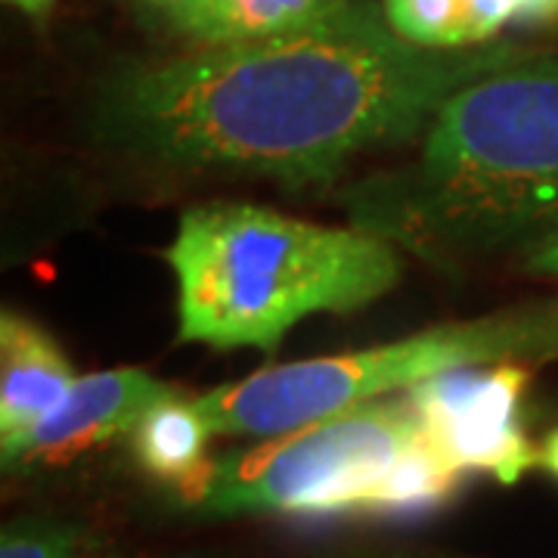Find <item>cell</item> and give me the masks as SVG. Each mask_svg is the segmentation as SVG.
Returning a JSON list of instances; mask_svg holds the SVG:
<instances>
[{
	"label": "cell",
	"mask_w": 558,
	"mask_h": 558,
	"mask_svg": "<svg viewBox=\"0 0 558 558\" xmlns=\"http://www.w3.org/2000/svg\"><path fill=\"white\" fill-rule=\"evenodd\" d=\"M521 50L512 40L416 47L385 16L199 47L109 72L90 102V131L161 171L248 174L299 190L336 180L373 149L418 140L457 90Z\"/></svg>",
	"instance_id": "cell-1"
},
{
	"label": "cell",
	"mask_w": 558,
	"mask_h": 558,
	"mask_svg": "<svg viewBox=\"0 0 558 558\" xmlns=\"http://www.w3.org/2000/svg\"><path fill=\"white\" fill-rule=\"evenodd\" d=\"M351 227L416 258L459 267L539 245L558 230V50L515 60L457 90L410 161L341 193Z\"/></svg>",
	"instance_id": "cell-2"
},
{
	"label": "cell",
	"mask_w": 558,
	"mask_h": 558,
	"mask_svg": "<svg viewBox=\"0 0 558 558\" xmlns=\"http://www.w3.org/2000/svg\"><path fill=\"white\" fill-rule=\"evenodd\" d=\"M165 258L178 277L180 341L220 351H274L304 317L360 311L400 282L398 245L252 202L186 208Z\"/></svg>",
	"instance_id": "cell-3"
},
{
	"label": "cell",
	"mask_w": 558,
	"mask_h": 558,
	"mask_svg": "<svg viewBox=\"0 0 558 558\" xmlns=\"http://www.w3.org/2000/svg\"><path fill=\"white\" fill-rule=\"evenodd\" d=\"M558 357V299L527 301L475 319L440 323L410 339L351 354L267 366L196 398L223 438H277L341 410L416 388L440 373Z\"/></svg>",
	"instance_id": "cell-4"
},
{
	"label": "cell",
	"mask_w": 558,
	"mask_h": 558,
	"mask_svg": "<svg viewBox=\"0 0 558 558\" xmlns=\"http://www.w3.org/2000/svg\"><path fill=\"white\" fill-rule=\"evenodd\" d=\"M425 438L410 398L369 400L211 462L193 499L208 515L363 512Z\"/></svg>",
	"instance_id": "cell-5"
},
{
	"label": "cell",
	"mask_w": 558,
	"mask_h": 558,
	"mask_svg": "<svg viewBox=\"0 0 558 558\" xmlns=\"http://www.w3.org/2000/svg\"><path fill=\"white\" fill-rule=\"evenodd\" d=\"M531 381L527 363L462 366L410 391L428 440L459 472H487L499 484L537 465V447L521 425V398Z\"/></svg>",
	"instance_id": "cell-6"
},
{
	"label": "cell",
	"mask_w": 558,
	"mask_h": 558,
	"mask_svg": "<svg viewBox=\"0 0 558 558\" xmlns=\"http://www.w3.org/2000/svg\"><path fill=\"white\" fill-rule=\"evenodd\" d=\"M174 391L178 388L134 366L90 373L72 385L60 407L22 440L20 450L3 465H60L109 440L131 438L143 413Z\"/></svg>",
	"instance_id": "cell-7"
},
{
	"label": "cell",
	"mask_w": 558,
	"mask_h": 558,
	"mask_svg": "<svg viewBox=\"0 0 558 558\" xmlns=\"http://www.w3.org/2000/svg\"><path fill=\"white\" fill-rule=\"evenodd\" d=\"M385 16L360 0H190L168 25L199 47L274 40L366 25Z\"/></svg>",
	"instance_id": "cell-8"
},
{
	"label": "cell",
	"mask_w": 558,
	"mask_h": 558,
	"mask_svg": "<svg viewBox=\"0 0 558 558\" xmlns=\"http://www.w3.org/2000/svg\"><path fill=\"white\" fill-rule=\"evenodd\" d=\"M78 376L57 339L22 314L0 317V450L13 457L60 407Z\"/></svg>",
	"instance_id": "cell-9"
},
{
	"label": "cell",
	"mask_w": 558,
	"mask_h": 558,
	"mask_svg": "<svg viewBox=\"0 0 558 558\" xmlns=\"http://www.w3.org/2000/svg\"><path fill=\"white\" fill-rule=\"evenodd\" d=\"M381 10L395 35L432 50L490 44L512 22L558 20V0H385Z\"/></svg>",
	"instance_id": "cell-10"
},
{
	"label": "cell",
	"mask_w": 558,
	"mask_h": 558,
	"mask_svg": "<svg viewBox=\"0 0 558 558\" xmlns=\"http://www.w3.org/2000/svg\"><path fill=\"white\" fill-rule=\"evenodd\" d=\"M211 435L215 432L202 418L196 398H183L174 391L143 413L137 428L131 432V447L153 478L168 481L190 499H196L211 469L205 457Z\"/></svg>",
	"instance_id": "cell-11"
},
{
	"label": "cell",
	"mask_w": 558,
	"mask_h": 558,
	"mask_svg": "<svg viewBox=\"0 0 558 558\" xmlns=\"http://www.w3.org/2000/svg\"><path fill=\"white\" fill-rule=\"evenodd\" d=\"M459 481L462 472L425 435L381 481L369 515H416L438 509L457 494Z\"/></svg>",
	"instance_id": "cell-12"
},
{
	"label": "cell",
	"mask_w": 558,
	"mask_h": 558,
	"mask_svg": "<svg viewBox=\"0 0 558 558\" xmlns=\"http://www.w3.org/2000/svg\"><path fill=\"white\" fill-rule=\"evenodd\" d=\"M0 558H116L78 524L57 519H16L3 527Z\"/></svg>",
	"instance_id": "cell-13"
},
{
	"label": "cell",
	"mask_w": 558,
	"mask_h": 558,
	"mask_svg": "<svg viewBox=\"0 0 558 558\" xmlns=\"http://www.w3.org/2000/svg\"><path fill=\"white\" fill-rule=\"evenodd\" d=\"M527 267H531L534 274L558 277V230L549 236V240H543L539 245H534Z\"/></svg>",
	"instance_id": "cell-14"
},
{
	"label": "cell",
	"mask_w": 558,
	"mask_h": 558,
	"mask_svg": "<svg viewBox=\"0 0 558 558\" xmlns=\"http://www.w3.org/2000/svg\"><path fill=\"white\" fill-rule=\"evenodd\" d=\"M537 465H543L549 475H556L558 478V428L549 435V438L543 440V444H539Z\"/></svg>",
	"instance_id": "cell-15"
},
{
	"label": "cell",
	"mask_w": 558,
	"mask_h": 558,
	"mask_svg": "<svg viewBox=\"0 0 558 558\" xmlns=\"http://www.w3.org/2000/svg\"><path fill=\"white\" fill-rule=\"evenodd\" d=\"M7 3L16 7L25 16H32V20H47V13L53 10L57 0H7Z\"/></svg>",
	"instance_id": "cell-16"
},
{
	"label": "cell",
	"mask_w": 558,
	"mask_h": 558,
	"mask_svg": "<svg viewBox=\"0 0 558 558\" xmlns=\"http://www.w3.org/2000/svg\"><path fill=\"white\" fill-rule=\"evenodd\" d=\"M143 10H153V13H161L165 20L171 16V13H178L180 7H186L190 0H137Z\"/></svg>",
	"instance_id": "cell-17"
},
{
	"label": "cell",
	"mask_w": 558,
	"mask_h": 558,
	"mask_svg": "<svg viewBox=\"0 0 558 558\" xmlns=\"http://www.w3.org/2000/svg\"><path fill=\"white\" fill-rule=\"evenodd\" d=\"M360 558H438V556H416V553H385V556H360Z\"/></svg>",
	"instance_id": "cell-18"
}]
</instances>
